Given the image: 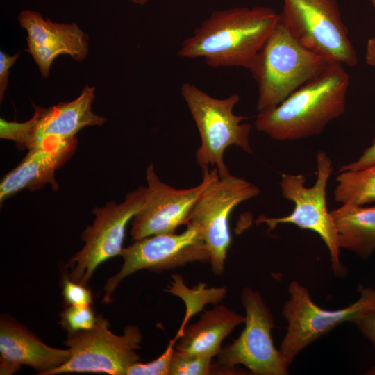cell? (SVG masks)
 I'll return each mask as SVG.
<instances>
[{
    "mask_svg": "<svg viewBox=\"0 0 375 375\" xmlns=\"http://www.w3.org/2000/svg\"><path fill=\"white\" fill-rule=\"evenodd\" d=\"M265 6L237 7L213 12L178 51L183 58H203L212 67H240L249 70L278 19Z\"/></svg>",
    "mask_w": 375,
    "mask_h": 375,
    "instance_id": "cell-1",
    "label": "cell"
},
{
    "mask_svg": "<svg viewBox=\"0 0 375 375\" xmlns=\"http://www.w3.org/2000/svg\"><path fill=\"white\" fill-rule=\"evenodd\" d=\"M349 82L343 65L329 62L319 75L280 104L259 111L254 126L279 141L318 135L331 121L344 113Z\"/></svg>",
    "mask_w": 375,
    "mask_h": 375,
    "instance_id": "cell-2",
    "label": "cell"
},
{
    "mask_svg": "<svg viewBox=\"0 0 375 375\" xmlns=\"http://www.w3.org/2000/svg\"><path fill=\"white\" fill-rule=\"evenodd\" d=\"M328 63L302 45L279 14L276 24L249 69L258 84L257 110L276 107L319 75Z\"/></svg>",
    "mask_w": 375,
    "mask_h": 375,
    "instance_id": "cell-3",
    "label": "cell"
},
{
    "mask_svg": "<svg viewBox=\"0 0 375 375\" xmlns=\"http://www.w3.org/2000/svg\"><path fill=\"white\" fill-rule=\"evenodd\" d=\"M181 94L201 137V145L196 151L197 164L202 172L214 166L219 177L228 175L224 161V151L228 147L234 145L247 153L252 152L249 141L252 126L242 123L245 117L233 112L240 95L233 93L217 99L190 83L181 85Z\"/></svg>",
    "mask_w": 375,
    "mask_h": 375,
    "instance_id": "cell-4",
    "label": "cell"
},
{
    "mask_svg": "<svg viewBox=\"0 0 375 375\" xmlns=\"http://www.w3.org/2000/svg\"><path fill=\"white\" fill-rule=\"evenodd\" d=\"M316 165L317 178L311 187L306 186V177L303 174H283L280 189L283 197L294 203L292 212L281 217L260 215L256 224H266L270 230L278 224H292L317 233L328 249L334 274L343 277L347 270L340 261L338 235L326 204V187L333 172V162L326 152L319 151Z\"/></svg>",
    "mask_w": 375,
    "mask_h": 375,
    "instance_id": "cell-5",
    "label": "cell"
},
{
    "mask_svg": "<svg viewBox=\"0 0 375 375\" xmlns=\"http://www.w3.org/2000/svg\"><path fill=\"white\" fill-rule=\"evenodd\" d=\"M288 292L290 298L283 306L288 325L279 349L288 367L309 344L344 322L353 323L375 307V288L362 285L358 300L337 310L320 308L313 302L308 290L296 281L290 283Z\"/></svg>",
    "mask_w": 375,
    "mask_h": 375,
    "instance_id": "cell-6",
    "label": "cell"
},
{
    "mask_svg": "<svg viewBox=\"0 0 375 375\" xmlns=\"http://www.w3.org/2000/svg\"><path fill=\"white\" fill-rule=\"evenodd\" d=\"M109 327V322L99 315L92 328L68 333L65 344L69 351V360L46 375L69 372L126 375L127 369L139 362L136 350L141 348L142 334L137 326H127L122 335L112 333Z\"/></svg>",
    "mask_w": 375,
    "mask_h": 375,
    "instance_id": "cell-7",
    "label": "cell"
},
{
    "mask_svg": "<svg viewBox=\"0 0 375 375\" xmlns=\"http://www.w3.org/2000/svg\"><path fill=\"white\" fill-rule=\"evenodd\" d=\"M281 18L306 48L329 62L354 66L358 57L337 0H283Z\"/></svg>",
    "mask_w": 375,
    "mask_h": 375,
    "instance_id": "cell-8",
    "label": "cell"
},
{
    "mask_svg": "<svg viewBox=\"0 0 375 375\" xmlns=\"http://www.w3.org/2000/svg\"><path fill=\"white\" fill-rule=\"evenodd\" d=\"M241 301L246 313L244 328L237 340L222 349L214 368L232 372L242 365L255 375L288 374L289 367L272 338L274 318L262 296L245 287Z\"/></svg>",
    "mask_w": 375,
    "mask_h": 375,
    "instance_id": "cell-9",
    "label": "cell"
},
{
    "mask_svg": "<svg viewBox=\"0 0 375 375\" xmlns=\"http://www.w3.org/2000/svg\"><path fill=\"white\" fill-rule=\"evenodd\" d=\"M145 194L146 187L140 186L127 193L120 203L109 201L93 209V223L81 234L85 244L65 267L70 269L71 280L87 285L101 263L121 256L127 225L142 208Z\"/></svg>",
    "mask_w": 375,
    "mask_h": 375,
    "instance_id": "cell-10",
    "label": "cell"
},
{
    "mask_svg": "<svg viewBox=\"0 0 375 375\" xmlns=\"http://www.w3.org/2000/svg\"><path fill=\"white\" fill-rule=\"evenodd\" d=\"M260 192L258 187L242 178L231 174L219 177L218 174L196 201L189 223L199 229L215 274H222L224 270L231 243L228 221L232 211L242 202L258 196Z\"/></svg>",
    "mask_w": 375,
    "mask_h": 375,
    "instance_id": "cell-11",
    "label": "cell"
},
{
    "mask_svg": "<svg viewBox=\"0 0 375 375\" xmlns=\"http://www.w3.org/2000/svg\"><path fill=\"white\" fill-rule=\"evenodd\" d=\"M181 233L148 236L124 248L119 271L104 285L103 301L108 303L119 284L127 276L141 270L160 272L194 262H210V256L198 227L189 223Z\"/></svg>",
    "mask_w": 375,
    "mask_h": 375,
    "instance_id": "cell-12",
    "label": "cell"
},
{
    "mask_svg": "<svg viewBox=\"0 0 375 375\" xmlns=\"http://www.w3.org/2000/svg\"><path fill=\"white\" fill-rule=\"evenodd\" d=\"M202 181L187 189H177L163 183L153 164L146 169V194L142 208L131 220V235L135 241L148 236L176 232L189 223L192 208L218 169L203 171Z\"/></svg>",
    "mask_w": 375,
    "mask_h": 375,
    "instance_id": "cell-13",
    "label": "cell"
},
{
    "mask_svg": "<svg viewBox=\"0 0 375 375\" xmlns=\"http://www.w3.org/2000/svg\"><path fill=\"white\" fill-rule=\"evenodd\" d=\"M18 21L28 33L26 51L33 58L42 77L49 76L53 61L61 54L69 55L76 61L86 58L89 38L77 24L53 22L31 10H22Z\"/></svg>",
    "mask_w": 375,
    "mask_h": 375,
    "instance_id": "cell-14",
    "label": "cell"
},
{
    "mask_svg": "<svg viewBox=\"0 0 375 375\" xmlns=\"http://www.w3.org/2000/svg\"><path fill=\"white\" fill-rule=\"evenodd\" d=\"M95 88L86 85L74 100L45 108L35 106L24 148L31 149L44 142H61L76 138L81 129L102 126L106 119L92 110Z\"/></svg>",
    "mask_w": 375,
    "mask_h": 375,
    "instance_id": "cell-15",
    "label": "cell"
},
{
    "mask_svg": "<svg viewBox=\"0 0 375 375\" xmlns=\"http://www.w3.org/2000/svg\"><path fill=\"white\" fill-rule=\"evenodd\" d=\"M76 146L75 138L61 142H44L28 149L20 162L2 178L1 203L24 189L35 190L50 184L53 190H58L55 172L71 158Z\"/></svg>",
    "mask_w": 375,
    "mask_h": 375,
    "instance_id": "cell-16",
    "label": "cell"
},
{
    "mask_svg": "<svg viewBox=\"0 0 375 375\" xmlns=\"http://www.w3.org/2000/svg\"><path fill=\"white\" fill-rule=\"evenodd\" d=\"M1 358L19 366L28 365L39 374L66 362L69 351L50 347L13 318L1 315L0 320Z\"/></svg>",
    "mask_w": 375,
    "mask_h": 375,
    "instance_id": "cell-17",
    "label": "cell"
},
{
    "mask_svg": "<svg viewBox=\"0 0 375 375\" xmlns=\"http://www.w3.org/2000/svg\"><path fill=\"white\" fill-rule=\"evenodd\" d=\"M244 320L245 316L224 305L216 306L205 311L197 322L184 328L175 351L188 355L217 356L224 338Z\"/></svg>",
    "mask_w": 375,
    "mask_h": 375,
    "instance_id": "cell-18",
    "label": "cell"
},
{
    "mask_svg": "<svg viewBox=\"0 0 375 375\" xmlns=\"http://www.w3.org/2000/svg\"><path fill=\"white\" fill-rule=\"evenodd\" d=\"M330 212L340 248L367 259L375 251V206L342 204Z\"/></svg>",
    "mask_w": 375,
    "mask_h": 375,
    "instance_id": "cell-19",
    "label": "cell"
},
{
    "mask_svg": "<svg viewBox=\"0 0 375 375\" xmlns=\"http://www.w3.org/2000/svg\"><path fill=\"white\" fill-rule=\"evenodd\" d=\"M336 181L334 199L342 205L375 202V164L361 169L340 171Z\"/></svg>",
    "mask_w": 375,
    "mask_h": 375,
    "instance_id": "cell-20",
    "label": "cell"
},
{
    "mask_svg": "<svg viewBox=\"0 0 375 375\" xmlns=\"http://www.w3.org/2000/svg\"><path fill=\"white\" fill-rule=\"evenodd\" d=\"M212 358L183 354L174 351L169 375H208L214 370Z\"/></svg>",
    "mask_w": 375,
    "mask_h": 375,
    "instance_id": "cell-21",
    "label": "cell"
},
{
    "mask_svg": "<svg viewBox=\"0 0 375 375\" xmlns=\"http://www.w3.org/2000/svg\"><path fill=\"white\" fill-rule=\"evenodd\" d=\"M97 318L91 306H69L60 313V323L68 333H72L92 328Z\"/></svg>",
    "mask_w": 375,
    "mask_h": 375,
    "instance_id": "cell-22",
    "label": "cell"
},
{
    "mask_svg": "<svg viewBox=\"0 0 375 375\" xmlns=\"http://www.w3.org/2000/svg\"><path fill=\"white\" fill-rule=\"evenodd\" d=\"M178 339L176 335L171 340L164 353L153 361L147 363L137 362L131 365L126 375H169L171 362Z\"/></svg>",
    "mask_w": 375,
    "mask_h": 375,
    "instance_id": "cell-23",
    "label": "cell"
},
{
    "mask_svg": "<svg viewBox=\"0 0 375 375\" xmlns=\"http://www.w3.org/2000/svg\"><path fill=\"white\" fill-rule=\"evenodd\" d=\"M62 296L68 306H88L93 300L92 292L87 285L75 282L68 276L63 278Z\"/></svg>",
    "mask_w": 375,
    "mask_h": 375,
    "instance_id": "cell-24",
    "label": "cell"
},
{
    "mask_svg": "<svg viewBox=\"0 0 375 375\" xmlns=\"http://www.w3.org/2000/svg\"><path fill=\"white\" fill-rule=\"evenodd\" d=\"M353 324L375 349V307L362 315ZM367 374L375 375V367Z\"/></svg>",
    "mask_w": 375,
    "mask_h": 375,
    "instance_id": "cell-25",
    "label": "cell"
},
{
    "mask_svg": "<svg viewBox=\"0 0 375 375\" xmlns=\"http://www.w3.org/2000/svg\"><path fill=\"white\" fill-rule=\"evenodd\" d=\"M20 55L19 52L12 56L0 51V100L1 102L8 86L9 74L11 67L15 63Z\"/></svg>",
    "mask_w": 375,
    "mask_h": 375,
    "instance_id": "cell-26",
    "label": "cell"
},
{
    "mask_svg": "<svg viewBox=\"0 0 375 375\" xmlns=\"http://www.w3.org/2000/svg\"><path fill=\"white\" fill-rule=\"evenodd\" d=\"M375 164V138L371 146L366 148L360 157L347 165L341 167L339 172L345 170H357Z\"/></svg>",
    "mask_w": 375,
    "mask_h": 375,
    "instance_id": "cell-27",
    "label": "cell"
},
{
    "mask_svg": "<svg viewBox=\"0 0 375 375\" xmlns=\"http://www.w3.org/2000/svg\"><path fill=\"white\" fill-rule=\"evenodd\" d=\"M365 62L367 65L375 67V35L367 40Z\"/></svg>",
    "mask_w": 375,
    "mask_h": 375,
    "instance_id": "cell-28",
    "label": "cell"
},
{
    "mask_svg": "<svg viewBox=\"0 0 375 375\" xmlns=\"http://www.w3.org/2000/svg\"><path fill=\"white\" fill-rule=\"evenodd\" d=\"M1 359L0 362V372L1 374H12L16 372L20 368V366L7 361L3 359Z\"/></svg>",
    "mask_w": 375,
    "mask_h": 375,
    "instance_id": "cell-29",
    "label": "cell"
},
{
    "mask_svg": "<svg viewBox=\"0 0 375 375\" xmlns=\"http://www.w3.org/2000/svg\"><path fill=\"white\" fill-rule=\"evenodd\" d=\"M130 1L138 5H144L147 3L149 1V0H130Z\"/></svg>",
    "mask_w": 375,
    "mask_h": 375,
    "instance_id": "cell-30",
    "label": "cell"
},
{
    "mask_svg": "<svg viewBox=\"0 0 375 375\" xmlns=\"http://www.w3.org/2000/svg\"><path fill=\"white\" fill-rule=\"evenodd\" d=\"M368 1L371 3V4L375 8V0H368Z\"/></svg>",
    "mask_w": 375,
    "mask_h": 375,
    "instance_id": "cell-31",
    "label": "cell"
}]
</instances>
